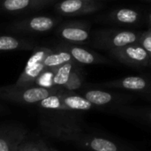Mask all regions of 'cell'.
<instances>
[{"instance_id":"cell-18","label":"cell","mask_w":151,"mask_h":151,"mask_svg":"<svg viewBox=\"0 0 151 151\" xmlns=\"http://www.w3.org/2000/svg\"><path fill=\"white\" fill-rule=\"evenodd\" d=\"M82 84H83V76L81 74V72L78 69L76 65L72 71L70 77L67 82L65 83V85L63 87V88L71 92V91H74V90L81 88Z\"/></svg>"},{"instance_id":"cell-8","label":"cell","mask_w":151,"mask_h":151,"mask_svg":"<svg viewBox=\"0 0 151 151\" xmlns=\"http://www.w3.org/2000/svg\"><path fill=\"white\" fill-rule=\"evenodd\" d=\"M102 86L142 93L144 96L151 92V80L145 76H127L119 80L105 82Z\"/></svg>"},{"instance_id":"cell-4","label":"cell","mask_w":151,"mask_h":151,"mask_svg":"<svg viewBox=\"0 0 151 151\" xmlns=\"http://www.w3.org/2000/svg\"><path fill=\"white\" fill-rule=\"evenodd\" d=\"M53 51V50L46 47H35L33 54L28 58L27 65L14 84L17 87H30L35 84L37 79L46 72L43 64L44 58Z\"/></svg>"},{"instance_id":"cell-13","label":"cell","mask_w":151,"mask_h":151,"mask_svg":"<svg viewBox=\"0 0 151 151\" xmlns=\"http://www.w3.org/2000/svg\"><path fill=\"white\" fill-rule=\"evenodd\" d=\"M83 96L94 106H107L119 104L124 100L123 96L99 89H90L84 93Z\"/></svg>"},{"instance_id":"cell-21","label":"cell","mask_w":151,"mask_h":151,"mask_svg":"<svg viewBox=\"0 0 151 151\" xmlns=\"http://www.w3.org/2000/svg\"><path fill=\"white\" fill-rule=\"evenodd\" d=\"M143 116H144V118H146V119H147L148 121H150V122L151 123V111H147L146 113L144 112Z\"/></svg>"},{"instance_id":"cell-2","label":"cell","mask_w":151,"mask_h":151,"mask_svg":"<svg viewBox=\"0 0 151 151\" xmlns=\"http://www.w3.org/2000/svg\"><path fill=\"white\" fill-rule=\"evenodd\" d=\"M37 104L45 110L59 111H85L94 107L84 96L64 91L51 95Z\"/></svg>"},{"instance_id":"cell-25","label":"cell","mask_w":151,"mask_h":151,"mask_svg":"<svg viewBox=\"0 0 151 151\" xmlns=\"http://www.w3.org/2000/svg\"><path fill=\"white\" fill-rule=\"evenodd\" d=\"M146 1H150V2H151V0H146Z\"/></svg>"},{"instance_id":"cell-11","label":"cell","mask_w":151,"mask_h":151,"mask_svg":"<svg viewBox=\"0 0 151 151\" xmlns=\"http://www.w3.org/2000/svg\"><path fill=\"white\" fill-rule=\"evenodd\" d=\"M27 134V131L22 127H0V151H17Z\"/></svg>"},{"instance_id":"cell-23","label":"cell","mask_w":151,"mask_h":151,"mask_svg":"<svg viewBox=\"0 0 151 151\" xmlns=\"http://www.w3.org/2000/svg\"><path fill=\"white\" fill-rule=\"evenodd\" d=\"M149 23H150V28H151V12L150 13V15H149Z\"/></svg>"},{"instance_id":"cell-5","label":"cell","mask_w":151,"mask_h":151,"mask_svg":"<svg viewBox=\"0 0 151 151\" xmlns=\"http://www.w3.org/2000/svg\"><path fill=\"white\" fill-rule=\"evenodd\" d=\"M108 52L112 58L126 65L136 68L150 66V55L139 42L113 49Z\"/></svg>"},{"instance_id":"cell-1","label":"cell","mask_w":151,"mask_h":151,"mask_svg":"<svg viewBox=\"0 0 151 151\" xmlns=\"http://www.w3.org/2000/svg\"><path fill=\"white\" fill-rule=\"evenodd\" d=\"M63 90L58 87L44 88L35 85L30 87H17L15 85H9L0 87V98L12 103L35 104Z\"/></svg>"},{"instance_id":"cell-6","label":"cell","mask_w":151,"mask_h":151,"mask_svg":"<svg viewBox=\"0 0 151 151\" xmlns=\"http://www.w3.org/2000/svg\"><path fill=\"white\" fill-rule=\"evenodd\" d=\"M104 4L101 2H88L83 0H62L55 5L57 12L64 16L88 15L101 10Z\"/></svg>"},{"instance_id":"cell-12","label":"cell","mask_w":151,"mask_h":151,"mask_svg":"<svg viewBox=\"0 0 151 151\" xmlns=\"http://www.w3.org/2000/svg\"><path fill=\"white\" fill-rule=\"evenodd\" d=\"M58 0H3L1 8L4 12L19 13L30 10H37L57 3Z\"/></svg>"},{"instance_id":"cell-16","label":"cell","mask_w":151,"mask_h":151,"mask_svg":"<svg viewBox=\"0 0 151 151\" xmlns=\"http://www.w3.org/2000/svg\"><path fill=\"white\" fill-rule=\"evenodd\" d=\"M109 17L116 23L122 25H133L140 21L141 14L139 12L131 8H120L112 11Z\"/></svg>"},{"instance_id":"cell-26","label":"cell","mask_w":151,"mask_h":151,"mask_svg":"<svg viewBox=\"0 0 151 151\" xmlns=\"http://www.w3.org/2000/svg\"><path fill=\"white\" fill-rule=\"evenodd\" d=\"M57 151H58V150H57Z\"/></svg>"},{"instance_id":"cell-9","label":"cell","mask_w":151,"mask_h":151,"mask_svg":"<svg viewBox=\"0 0 151 151\" xmlns=\"http://www.w3.org/2000/svg\"><path fill=\"white\" fill-rule=\"evenodd\" d=\"M60 50H66L71 54L73 58L77 64L82 65H105L111 64V60L100 55L93 50L73 45L71 43H63L59 46Z\"/></svg>"},{"instance_id":"cell-7","label":"cell","mask_w":151,"mask_h":151,"mask_svg":"<svg viewBox=\"0 0 151 151\" xmlns=\"http://www.w3.org/2000/svg\"><path fill=\"white\" fill-rule=\"evenodd\" d=\"M58 23V19L53 17L35 16L12 23L11 29L16 32L45 33L53 29Z\"/></svg>"},{"instance_id":"cell-14","label":"cell","mask_w":151,"mask_h":151,"mask_svg":"<svg viewBox=\"0 0 151 151\" xmlns=\"http://www.w3.org/2000/svg\"><path fill=\"white\" fill-rule=\"evenodd\" d=\"M35 47V43L32 41L11 35H0V51L30 50Z\"/></svg>"},{"instance_id":"cell-17","label":"cell","mask_w":151,"mask_h":151,"mask_svg":"<svg viewBox=\"0 0 151 151\" xmlns=\"http://www.w3.org/2000/svg\"><path fill=\"white\" fill-rule=\"evenodd\" d=\"M76 65L77 63L75 61H73V62H68L58 67L54 72L53 80H52L53 85L58 88H63L67 82L72 71Z\"/></svg>"},{"instance_id":"cell-22","label":"cell","mask_w":151,"mask_h":151,"mask_svg":"<svg viewBox=\"0 0 151 151\" xmlns=\"http://www.w3.org/2000/svg\"><path fill=\"white\" fill-rule=\"evenodd\" d=\"M83 1H88V2H101L102 0H83Z\"/></svg>"},{"instance_id":"cell-15","label":"cell","mask_w":151,"mask_h":151,"mask_svg":"<svg viewBox=\"0 0 151 151\" xmlns=\"http://www.w3.org/2000/svg\"><path fill=\"white\" fill-rule=\"evenodd\" d=\"M73 61H74V59L73 58V57L69 52L59 49L57 52L53 50L51 53H50L44 58L43 64L47 71H50L54 73L61 65Z\"/></svg>"},{"instance_id":"cell-24","label":"cell","mask_w":151,"mask_h":151,"mask_svg":"<svg viewBox=\"0 0 151 151\" xmlns=\"http://www.w3.org/2000/svg\"><path fill=\"white\" fill-rule=\"evenodd\" d=\"M146 96H147L149 99H150L151 100V92L150 93H149V94H147V95H146Z\"/></svg>"},{"instance_id":"cell-10","label":"cell","mask_w":151,"mask_h":151,"mask_svg":"<svg viewBox=\"0 0 151 151\" xmlns=\"http://www.w3.org/2000/svg\"><path fill=\"white\" fill-rule=\"evenodd\" d=\"M58 35L70 43H82L90 37V27L84 22H70L59 27Z\"/></svg>"},{"instance_id":"cell-19","label":"cell","mask_w":151,"mask_h":151,"mask_svg":"<svg viewBox=\"0 0 151 151\" xmlns=\"http://www.w3.org/2000/svg\"><path fill=\"white\" fill-rule=\"evenodd\" d=\"M17 151H57L42 142H23Z\"/></svg>"},{"instance_id":"cell-3","label":"cell","mask_w":151,"mask_h":151,"mask_svg":"<svg viewBox=\"0 0 151 151\" xmlns=\"http://www.w3.org/2000/svg\"><path fill=\"white\" fill-rule=\"evenodd\" d=\"M140 35V33L129 30H99L94 35L93 46L109 51L138 42Z\"/></svg>"},{"instance_id":"cell-20","label":"cell","mask_w":151,"mask_h":151,"mask_svg":"<svg viewBox=\"0 0 151 151\" xmlns=\"http://www.w3.org/2000/svg\"><path fill=\"white\" fill-rule=\"evenodd\" d=\"M138 42L148 51L150 58V67H151V28L149 30L141 33Z\"/></svg>"}]
</instances>
